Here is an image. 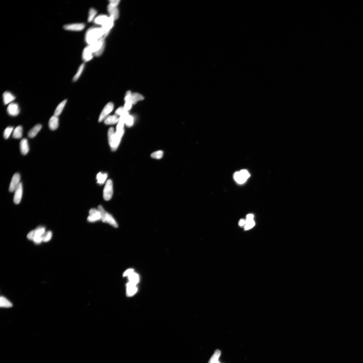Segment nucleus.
<instances>
[{"label":"nucleus","instance_id":"37","mask_svg":"<svg viewBox=\"0 0 363 363\" xmlns=\"http://www.w3.org/2000/svg\"><path fill=\"white\" fill-rule=\"evenodd\" d=\"M246 221V224L245 226V230H248L252 228L255 225V222L254 220L251 221Z\"/></svg>","mask_w":363,"mask_h":363},{"label":"nucleus","instance_id":"29","mask_svg":"<svg viewBox=\"0 0 363 363\" xmlns=\"http://www.w3.org/2000/svg\"><path fill=\"white\" fill-rule=\"evenodd\" d=\"M114 129L113 127L110 128L108 131V138L109 143L110 147L113 143L114 135H115Z\"/></svg>","mask_w":363,"mask_h":363},{"label":"nucleus","instance_id":"18","mask_svg":"<svg viewBox=\"0 0 363 363\" xmlns=\"http://www.w3.org/2000/svg\"><path fill=\"white\" fill-rule=\"evenodd\" d=\"M136 285L129 282L127 285V294L129 296L134 295L137 291V288Z\"/></svg>","mask_w":363,"mask_h":363},{"label":"nucleus","instance_id":"4","mask_svg":"<svg viewBox=\"0 0 363 363\" xmlns=\"http://www.w3.org/2000/svg\"><path fill=\"white\" fill-rule=\"evenodd\" d=\"M250 176V173L246 169H242L240 171H237L234 175L235 181L239 184L245 183Z\"/></svg>","mask_w":363,"mask_h":363},{"label":"nucleus","instance_id":"43","mask_svg":"<svg viewBox=\"0 0 363 363\" xmlns=\"http://www.w3.org/2000/svg\"><path fill=\"white\" fill-rule=\"evenodd\" d=\"M43 236L36 237L33 241L36 244L40 243L42 241H43Z\"/></svg>","mask_w":363,"mask_h":363},{"label":"nucleus","instance_id":"24","mask_svg":"<svg viewBox=\"0 0 363 363\" xmlns=\"http://www.w3.org/2000/svg\"><path fill=\"white\" fill-rule=\"evenodd\" d=\"M67 101V100H65L61 102L60 104L57 106L56 109L55 110L54 113V115L58 116L60 115V114L62 112L64 108L65 105Z\"/></svg>","mask_w":363,"mask_h":363},{"label":"nucleus","instance_id":"13","mask_svg":"<svg viewBox=\"0 0 363 363\" xmlns=\"http://www.w3.org/2000/svg\"><path fill=\"white\" fill-rule=\"evenodd\" d=\"M107 9L110 17H113L114 21L118 19L119 17V11L117 7H114L109 4Z\"/></svg>","mask_w":363,"mask_h":363},{"label":"nucleus","instance_id":"2","mask_svg":"<svg viewBox=\"0 0 363 363\" xmlns=\"http://www.w3.org/2000/svg\"><path fill=\"white\" fill-rule=\"evenodd\" d=\"M105 38L103 37L99 40L89 45L88 47L94 55L100 56L104 52L105 47Z\"/></svg>","mask_w":363,"mask_h":363},{"label":"nucleus","instance_id":"30","mask_svg":"<svg viewBox=\"0 0 363 363\" xmlns=\"http://www.w3.org/2000/svg\"><path fill=\"white\" fill-rule=\"evenodd\" d=\"M85 66V64L83 63L79 67L78 72H77L76 74L74 76L73 79V81L74 82H75L80 78L81 74L82 73L83 69H84Z\"/></svg>","mask_w":363,"mask_h":363},{"label":"nucleus","instance_id":"38","mask_svg":"<svg viewBox=\"0 0 363 363\" xmlns=\"http://www.w3.org/2000/svg\"><path fill=\"white\" fill-rule=\"evenodd\" d=\"M52 236V232L50 231H48L47 232L45 233L43 236V241L47 242L49 241L51 239Z\"/></svg>","mask_w":363,"mask_h":363},{"label":"nucleus","instance_id":"3","mask_svg":"<svg viewBox=\"0 0 363 363\" xmlns=\"http://www.w3.org/2000/svg\"><path fill=\"white\" fill-rule=\"evenodd\" d=\"M98 209L101 215V220L104 223H108L115 228H117L118 227L117 222L114 219L113 217L111 214L106 211L103 207L99 206Z\"/></svg>","mask_w":363,"mask_h":363},{"label":"nucleus","instance_id":"39","mask_svg":"<svg viewBox=\"0 0 363 363\" xmlns=\"http://www.w3.org/2000/svg\"><path fill=\"white\" fill-rule=\"evenodd\" d=\"M132 105L133 104H132V103L131 102H130V101H127V102H126L125 103L124 106V108L125 111H128L131 109L132 106Z\"/></svg>","mask_w":363,"mask_h":363},{"label":"nucleus","instance_id":"17","mask_svg":"<svg viewBox=\"0 0 363 363\" xmlns=\"http://www.w3.org/2000/svg\"><path fill=\"white\" fill-rule=\"evenodd\" d=\"M93 53L90 50L88 46L86 47L83 50L82 54V58L85 62H87L92 60L93 57Z\"/></svg>","mask_w":363,"mask_h":363},{"label":"nucleus","instance_id":"33","mask_svg":"<svg viewBox=\"0 0 363 363\" xmlns=\"http://www.w3.org/2000/svg\"><path fill=\"white\" fill-rule=\"evenodd\" d=\"M97 14V10L93 8L90 9L88 21L90 22L93 20Z\"/></svg>","mask_w":363,"mask_h":363},{"label":"nucleus","instance_id":"32","mask_svg":"<svg viewBox=\"0 0 363 363\" xmlns=\"http://www.w3.org/2000/svg\"><path fill=\"white\" fill-rule=\"evenodd\" d=\"M35 238L36 237L43 236L45 234V228L43 227H38L37 228L36 230H35Z\"/></svg>","mask_w":363,"mask_h":363},{"label":"nucleus","instance_id":"5","mask_svg":"<svg viewBox=\"0 0 363 363\" xmlns=\"http://www.w3.org/2000/svg\"><path fill=\"white\" fill-rule=\"evenodd\" d=\"M103 197L105 201L111 199L113 193V182L111 180H107L103 190Z\"/></svg>","mask_w":363,"mask_h":363},{"label":"nucleus","instance_id":"14","mask_svg":"<svg viewBox=\"0 0 363 363\" xmlns=\"http://www.w3.org/2000/svg\"><path fill=\"white\" fill-rule=\"evenodd\" d=\"M20 147L21 153L23 155H27L29 150L27 139L26 138L22 139L20 144Z\"/></svg>","mask_w":363,"mask_h":363},{"label":"nucleus","instance_id":"34","mask_svg":"<svg viewBox=\"0 0 363 363\" xmlns=\"http://www.w3.org/2000/svg\"><path fill=\"white\" fill-rule=\"evenodd\" d=\"M164 152L162 151L159 150L151 154V157L153 158L157 159H161L163 156Z\"/></svg>","mask_w":363,"mask_h":363},{"label":"nucleus","instance_id":"12","mask_svg":"<svg viewBox=\"0 0 363 363\" xmlns=\"http://www.w3.org/2000/svg\"><path fill=\"white\" fill-rule=\"evenodd\" d=\"M114 20L113 17H109V18L108 20L106 21L104 25L102 26V28L103 29L104 32V35L103 37L105 38L108 34L110 31L111 29L113 28L114 25Z\"/></svg>","mask_w":363,"mask_h":363},{"label":"nucleus","instance_id":"42","mask_svg":"<svg viewBox=\"0 0 363 363\" xmlns=\"http://www.w3.org/2000/svg\"><path fill=\"white\" fill-rule=\"evenodd\" d=\"M109 2L110 5L114 7H117L119 4L120 3V0H111V1H109Z\"/></svg>","mask_w":363,"mask_h":363},{"label":"nucleus","instance_id":"16","mask_svg":"<svg viewBox=\"0 0 363 363\" xmlns=\"http://www.w3.org/2000/svg\"><path fill=\"white\" fill-rule=\"evenodd\" d=\"M15 99L16 97L9 92H4L3 94V102L5 105L11 103Z\"/></svg>","mask_w":363,"mask_h":363},{"label":"nucleus","instance_id":"11","mask_svg":"<svg viewBox=\"0 0 363 363\" xmlns=\"http://www.w3.org/2000/svg\"><path fill=\"white\" fill-rule=\"evenodd\" d=\"M7 111L10 115L15 116L18 115L20 112V109L17 103H10L8 106Z\"/></svg>","mask_w":363,"mask_h":363},{"label":"nucleus","instance_id":"28","mask_svg":"<svg viewBox=\"0 0 363 363\" xmlns=\"http://www.w3.org/2000/svg\"><path fill=\"white\" fill-rule=\"evenodd\" d=\"M221 355V352L219 350H217L215 352L214 355L211 357L208 363H212L213 362L219 360V359Z\"/></svg>","mask_w":363,"mask_h":363},{"label":"nucleus","instance_id":"35","mask_svg":"<svg viewBox=\"0 0 363 363\" xmlns=\"http://www.w3.org/2000/svg\"><path fill=\"white\" fill-rule=\"evenodd\" d=\"M115 115L120 116L129 114L128 111H127L124 109V107H121L119 108L115 112Z\"/></svg>","mask_w":363,"mask_h":363},{"label":"nucleus","instance_id":"10","mask_svg":"<svg viewBox=\"0 0 363 363\" xmlns=\"http://www.w3.org/2000/svg\"><path fill=\"white\" fill-rule=\"evenodd\" d=\"M23 191L22 184L20 182L14 191V202L15 204H17L20 203L22 196Z\"/></svg>","mask_w":363,"mask_h":363},{"label":"nucleus","instance_id":"22","mask_svg":"<svg viewBox=\"0 0 363 363\" xmlns=\"http://www.w3.org/2000/svg\"><path fill=\"white\" fill-rule=\"evenodd\" d=\"M109 17L105 15H100L97 17L94 20V23L102 26L106 22Z\"/></svg>","mask_w":363,"mask_h":363},{"label":"nucleus","instance_id":"19","mask_svg":"<svg viewBox=\"0 0 363 363\" xmlns=\"http://www.w3.org/2000/svg\"><path fill=\"white\" fill-rule=\"evenodd\" d=\"M42 127L41 124H37L35 125L32 129L29 131L28 135L30 138H34L36 137L37 134L40 131Z\"/></svg>","mask_w":363,"mask_h":363},{"label":"nucleus","instance_id":"6","mask_svg":"<svg viewBox=\"0 0 363 363\" xmlns=\"http://www.w3.org/2000/svg\"><path fill=\"white\" fill-rule=\"evenodd\" d=\"M85 27V24L83 23L67 24L63 26V28L65 30L76 31H81Z\"/></svg>","mask_w":363,"mask_h":363},{"label":"nucleus","instance_id":"47","mask_svg":"<svg viewBox=\"0 0 363 363\" xmlns=\"http://www.w3.org/2000/svg\"><path fill=\"white\" fill-rule=\"evenodd\" d=\"M246 224V221L245 219H241L240 220L239 222V225L240 226H245Z\"/></svg>","mask_w":363,"mask_h":363},{"label":"nucleus","instance_id":"25","mask_svg":"<svg viewBox=\"0 0 363 363\" xmlns=\"http://www.w3.org/2000/svg\"><path fill=\"white\" fill-rule=\"evenodd\" d=\"M13 306L11 302L3 296L0 298V307L3 308H10Z\"/></svg>","mask_w":363,"mask_h":363},{"label":"nucleus","instance_id":"9","mask_svg":"<svg viewBox=\"0 0 363 363\" xmlns=\"http://www.w3.org/2000/svg\"><path fill=\"white\" fill-rule=\"evenodd\" d=\"M20 179L21 176L19 173H16L13 175L9 188V190L10 192H13L16 190L21 182Z\"/></svg>","mask_w":363,"mask_h":363},{"label":"nucleus","instance_id":"48","mask_svg":"<svg viewBox=\"0 0 363 363\" xmlns=\"http://www.w3.org/2000/svg\"><path fill=\"white\" fill-rule=\"evenodd\" d=\"M212 363H220V362H219V360H218V361H217L215 362H213Z\"/></svg>","mask_w":363,"mask_h":363},{"label":"nucleus","instance_id":"31","mask_svg":"<svg viewBox=\"0 0 363 363\" xmlns=\"http://www.w3.org/2000/svg\"><path fill=\"white\" fill-rule=\"evenodd\" d=\"M14 129V127H8L4 130L3 132V137L5 139H7L9 137L11 134L12 133V131Z\"/></svg>","mask_w":363,"mask_h":363},{"label":"nucleus","instance_id":"41","mask_svg":"<svg viewBox=\"0 0 363 363\" xmlns=\"http://www.w3.org/2000/svg\"><path fill=\"white\" fill-rule=\"evenodd\" d=\"M35 237V231L32 230L27 235V238L30 240H34Z\"/></svg>","mask_w":363,"mask_h":363},{"label":"nucleus","instance_id":"46","mask_svg":"<svg viewBox=\"0 0 363 363\" xmlns=\"http://www.w3.org/2000/svg\"><path fill=\"white\" fill-rule=\"evenodd\" d=\"M254 215L252 214H249L246 215V220L251 221L253 220Z\"/></svg>","mask_w":363,"mask_h":363},{"label":"nucleus","instance_id":"36","mask_svg":"<svg viewBox=\"0 0 363 363\" xmlns=\"http://www.w3.org/2000/svg\"><path fill=\"white\" fill-rule=\"evenodd\" d=\"M134 122V118L133 116L129 115L127 116L125 122V124L127 126L129 127H131L133 125Z\"/></svg>","mask_w":363,"mask_h":363},{"label":"nucleus","instance_id":"45","mask_svg":"<svg viewBox=\"0 0 363 363\" xmlns=\"http://www.w3.org/2000/svg\"><path fill=\"white\" fill-rule=\"evenodd\" d=\"M131 93L130 91H128L127 92L126 94H125L124 99V100L125 102H127V101H129Z\"/></svg>","mask_w":363,"mask_h":363},{"label":"nucleus","instance_id":"27","mask_svg":"<svg viewBox=\"0 0 363 363\" xmlns=\"http://www.w3.org/2000/svg\"><path fill=\"white\" fill-rule=\"evenodd\" d=\"M129 282L132 283L134 284L137 285L139 281V276L138 274L133 272L128 276Z\"/></svg>","mask_w":363,"mask_h":363},{"label":"nucleus","instance_id":"7","mask_svg":"<svg viewBox=\"0 0 363 363\" xmlns=\"http://www.w3.org/2000/svg\"><path fill=\"white\" fill-rule=\"evenodd\" d=\"M114 108V105L113 103L109 102L105 106L100 114L99 119V122H101L107 117L108 114L113 111Z\"/></svg>","mask_w":363,"mask_h":363},{"label":"nucleus","instance_id":"40","mask_svg":"<svg viewBox=\"0 0 363 363\" xmlns=\"http://www.w3.org/2000/svg\"><path fill=\"white\" fill-rule=\"evenodd\" d=\"M124 123L122 121H119L117 127H116V131H120L124 129Z\"/></svg>","mask_w":363,"mask_h":363},{"label":"nucleus","instance_id":"26","mask_svg":"<svg viewBox=\"0 0 363 363\" xmlns=\"http://www.w3.org/2000/svg\"><path fill=\"white\" fill-rule=\"evenodd\" d=\"M107 177V175L106 173H99L97 176V183L101 185L104 183Z\"/></svg>","mask_w":363,"mask_h":363},{"label":"nucleus","instance_id":"15","mask_svg":"<svg viewBox=\"0 0 363 363\" xmlns=\"http://www.w3.org/2000/svg\"><path fill=\"white\" fill-rule=\"evenodd\" d=\"M59 124V120L58 117L53 115L50 118L48 122V126L50 129L54 131L58 128Z\"/></svg>","mask_w":363,"mask_h":363},{"label":"nucleus","instance_id":"20","mask_svg":"<svg viewBox=\"0 0 363 363\" xmlns=\"http://www.w3.org/2000/svg\"><path fill=\"white\" fill-rule=\"evenodd\" d=\"M104 123L105 124L111 125L115 124L119 122V118L116 115L108 116L105 118Z\"/></svg>","mask_w":363,"mask_h":363},{"label":"nucleus","instance_id":"44","mask_svg":"<svg viewBox=\"0 0 363 363\" xmlns=\"http://www.w3.org/2000/svg\"><path fill=\"white\" fill-rule=\"evenodd\" d=\"M133 272H134V269H127L124 273V274H123V276L128 277L129 275L133 273Z\"/></svg>","mask_w":363,"mask_h":363},{"label":"nucleus","instance_id":"23","mask_svg":"<svg viewBox=\"0 0 363 363\" xmlns=\"http://www.w3.org/2000/svg\"><path fill=\"white\" fill-rule=\"evenodd\" d=\"M23 127L21 125L17 126L14 130L13 137L16 139H20L23 136Z\"/></svg>","mask_w":363,"mask_h":363},{"label":"nucleus","instance_id":"1","mask_svg":"<svg viewBox=\"0 0 363 363\" xmlns=\"http://www.w3.org/2000/svg\"><path fill=\"white\" fill-rule=\"evenodd\" d=\"M104 35L102 27H92L88 30L85 36L86 42L90 45L102 38Z\"/></svg>","mask_w":363,"mask_h":363},{"label":"nucleus","instance_id":"8","mask_svg":"<svg viewBox=\"0 0 363 363\" xmlns=\"http://www.w3.org/2000/svg\"><path fill=\"white\" fill-rule=\"evenodd\" d=\"M101 215L99 211L95 208H92L89 211V215L87 218L90 222H94L101 220Z\"/></svg>","mask_w":363,"mask_h":363},{"label":"nucleus","instance_id":"21","mask_svg":"<svg viewBox=\"0 0 363 363\" xmlns=\"http://www.w3.org/2000/svg\"><path fill=\"white\" fill-rule=\"evenodd\" d=\"M143 99L144 97L141 94L138 93H131L129 101L133 104H136L138 101L142 100Z\"/></svg>","mask_w":363,"mask_h":363}]
</instances>
